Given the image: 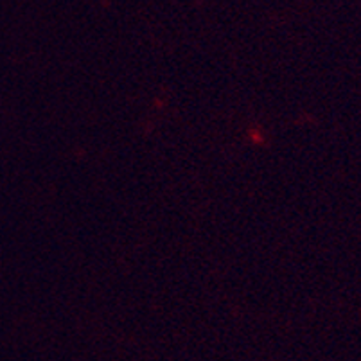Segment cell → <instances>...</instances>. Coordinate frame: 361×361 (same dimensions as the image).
<instances>
[]
</instances>
